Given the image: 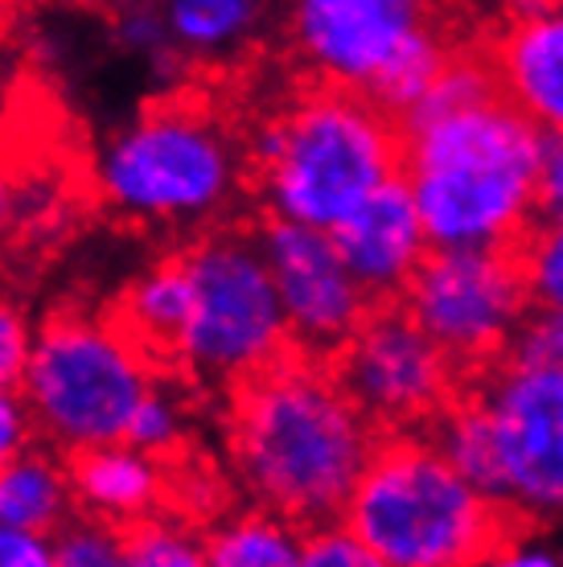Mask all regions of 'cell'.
I'll use <instances>...</instances> for the list:
<instances>
[{"label":"cell","instance_id":"5","mask_svg":"<svg viewBox=\"0 0 563 567\" xmlns=\"http://www.w3.org/2000/svg\"><path fill=\"white\" fill-rule=\"evenodd\" d=\"M252 153L194 103H156L115 128L95 156L99 198L141 227H206L231 210Z\"/></svg>","mask_w":563,"mask_h":567},{"label":"cell","instance_id":"16","mask_svg":"<svg viewBox=\"0 0 563 567\" xmlns=\"http://www.w3.org/2000/svg\"><path fill=\"white\" fill-rule=\"evenodd\" d=\"M79 506L74 497L71 461H62L54 444L33 449L0 461V523L25 526L38 535H54Z\"/></svg>","mask_w":563,"mask_h":567},{"label":"cell","instance_id":"25","mask_svg":"<svg viewBox=\"0 0 563 567\" xmlns=\"http://www.w3.org/2000/svg\"><path fill=\"white\" fill-rule=\"evenodd\" d=\"M305 567H375V555L367 543L354 535L346 518H329V523L305 526Z\"/></svg>","mask_w":563,"mask_h":567},{"label":"cell","instance_id":"3","mask_svg":"<svg viewBox=\"0 0 563 567\" xmlns=\"http://www.w3.org/2000/svg\"><path fill=\"white\" fill-rule=\"evenodd\" d=\"M247 153L272 218L334 230L403 173V128L370 95L317 83L268 115Z\"/></svg>","mask_w":563,"mask_h":567},{"label":"cell","instance_id":"2","mask_svg":"<svg viewBox=\"0 0 563 567\" xmlns=\"http://www.w3.org/2000/svg\"><path fill=\"white\" fill-rule=\"evenodd\" d=\"M379 449V427L329 358L288 354L231 386L226 465L255 506L300 526L341 518Z\"/></svg>","mask_w":563,"mask_h":567},{"label":"cell","instance_id":"1","mask_svg":"<svg viewBox=\"0 0 563 567\" xmlns=\"http://www.w3.org/2000/svg\"><path fill=\"white\" fill-rule=\"evenodd\" d=\"M403 182L432 247H519L539 223L547 132L514 107L485 54H452L408 112Z\"/></svg>","mask_w":563,"mask_h":567},{"label":"cell","instance_id":"11","mask_svg":"<svg viewBox=\"0 0 563 567\" xmlns=\"http://www.w3.org/2000/svg\"><path fill=\"white\" fill-rule=\"evenodd\" d=\"M473 386L498 444V502L522 523L563 518V370L498 362Z\"/></svg>","mask_w":563,"mask_h":567},{"label":"cell","instance_id":"20","mask_svg":"<svg viewBox=\"0 0 563 567\" xmlns=\"http://www.w3.org/2000/svg\"><path fill=\"white\" fill-rule=\"evenodd\" d=\"M124 564L132 567H197L206 564V535H197L185 514L153 511L124 526Z\"/></svg>","mask_w":563,"mask_h":567},{"label":"cell","instance_id":"10","mask_svg":"<svg viewBox=\"0 0 563 567\" xmlns=\"http://www.w3.org/2000/svg\"><path fill=\"white\" fill-rule=\"evenodd\" d=\"M329 362L379 432H423L457 395L461 379L452 358L399 300H379Z\"/></svg>","mask_w":563,"mask_h":567},{"label":"cell","instance_id":"6","mask_svg":"<svg viewBox=\"0 0 563 567\" xmlns=\"http://www.w3.org/2000/svg\"><path fill=\"white\" fill-rule=\"evenodd\" d=\"M153 386V354L115 317L54 312L38 329L17 391L33 432L74 456L124 440Z\"/></svg>","mask_w":563,"mask_h":567},{"label":"cell","instance_id":"23","mask_svg":"<svg viewBox=\"0 0 563 567\" xmlns=\"http://www.w3.org/2000/svg\"><path fill=\"white\" fill-rule=\"evenodd\" d=\"M185 436V412L182 403L165 391V386H153L149 395L141 399V408H136V415H132V424H127V444H136V449H144V453L153 456H165L182 444Z\"/></svg>","mask_w":563,"mask_h":567},{"label":"cell","instance_id":"21","mask_svg":"<svg viewBox=\"0 0 563 567\" xmlns=\"http://www.w3.org/2000/svg\"><path fill=\"white\" fill-rule=\"evenodd\" d=\"M58 567H115L124 564V526L99 514H71L54 530Z\"/></svg>","mask_w":563,"mask_h":567},{"label":"cell","instance_id":"12","mask_svg":"<svg viewBox=\"0 0 563 567\" xmlns=\"http://www.w3.org/2000/svg\"><path fill=\"white\" fill-rule=\"evenodd\" d=\"M255 235L268 256L293 346L313 358H334L370 317L375 297L350 271L329 230L268 214Z\"/></svg>","mask_w":563,"mask_h":567},{"label":"cell","instance_id":"7","mask_svg":"<svg viewBox=\"0 0 563 567\" xmlns=\"http://www.w3.org/2000/svg\"><path fill=\"white\" fill-rule=\"evenodd\" d=\"M284 33L313 83L403 115L452 58L440 0H288Z\"/></svg>","mask_w":563,"mask_h":567},{"label":"cell","instance_id":"29","mask_svg":"<svg viewBox=\"0 0 563 567\" xmlns=\"http://www.w3.org/2000/svg\"><path fill=\"white\" fill-rule=\"evenodd\" d=\"M33 436V420L21 391L13 386H0V461H9L13 453H21Z\"/></svg>","mask_w":563,"mask_h":567},{"label":"cell","instance_id":"32","mask_svg":"<svg viewBox=\"0 0 563 567\" xmlns=\"http://www.w3.org/2000/svg\"><path fill=\"white\" fill-rule=\"evenodd\" d=\"M62 4H79V9H86V4H99V0H62Z\"/></svg>","mask_w":563,"mask_h":567},{"label":"cell","instance_id":"4","mask_svg":"<svg viewBox=\"0 0 563 567\" xmlns=\"http://www.w3.org/2000/svg\"><path fill=\"white\" fill-rule=\"evenodd\" d=\"M341 518L375 567H469L502 559L522 518L473 485L423 432H391Z\"/></svg>","mask_w":563,"mask_h":567},{"label":"cell","instance_id":"17","mask_svg":"<svg viewBox=\"0 0 563 567\" xmlns=\"http://www.w3.org/2000/svg\"><path fill=\"white\" fill-rule=\"evenodd\" d=\"M194 312V280L185 268V256L156 259L120 297V326L141 341L149 354L170 358L177 354V341L185 333V321Z\"/></svg>","mask_w":563,"mask_h":567},{"label":"cell","instance_id":"9","mask_svg":"<svg viewBox=\"0 0 563 567\" xmlns=\"http://www.w3.org/2000/svg\"><path fill=\"white\" fill-rule=\"evenodd\" d=\"M399 305L461 374L498 367L535 309L519 247H432Z\"/></svg>","mask_w":563,"mask_h":567},{"label":"cell","instance_id":"31","mask_svg":"<svg viewBox=\"0 0 563 567\" xmlns=\"http://www.w3.org/2000/svg\"><path fill=\"white\" fill-rule=\"evenodd\" d=\"M13 218H17V194H13V182L0 173V247L9 239V230H13Z\"/></svg>","mask_w":563,"mask_h":567},{"label":"cell","instance_id":"15","mask_svg":"<svg viewBox=\"0 0 563 567\" xmlns=\"http://www.w3.org/2000/svg\"><path fill=\"white\" fill-rule=\"evenodd\" d=\"M71 477L79 511L99 514L108 523L132 526L161 511L170 494V468L153 453H144L127 440L99 444L71 456Z\"/></svg>","mask_w":563,"mask_h":567},{"label":"cell","instance_id":"24","mask_svg":"<svg viewBox=\"0 0 563 567\" xmlns=\"http://www.w3.org/2000/svg\"><path fill=\"white\" fill-rule=\"evenodd\" d=\"M502 362L563 370V312H555V309L526 312L519 338H514V346H510V354L502 358Z\"/></svg>","mask_w":563,"mask_h":567},{"label":"cell","instance_id":"30","mask_svg":"<svg viewBox=\"0 0 563 567\" xmlns=\"http://www.w3.org/2000/svg\"><path fill=\"white\" fill-rule=\"evenodd\" d=\"M539 218H563V136H547L539 177Z\"/></svg>","mask_w":563,"mask_h":567},{"label":"cell","instance_id":"8","mask_svg":"<svg viewBox=\"0 0 563 567\" xmlns=\"http://www.w3.org/2000/svg\"><path fill=\"white\" fill-rule=\"evenodd\" d=\"M194 312L173 362L206 386H239L293 350L288 317L259 235L214 230L185 247Z\"/></svg>","mask_w":563,"mask_h":567},{"label":"cell","instance_id":"14","mask_svg":"<svg viewBox=\"0 0 563 567\" xmlns=\"http://www.w3.org/2000/svg\"><path fill=\"white\" fill-rule=\"evenodd\" d=\"M485 58L502 95L547 136H563V4L535 17H506Z\"/></svg>","mask_w":563,"mask_h":567},{"label":"cell","instance_id":"19","mask_svg":"<svg viewBox=\"0 0 563 567\" xmlns=\"http://www.w3.org/2000/svg\"><path fill=\"white\" fill-rule=\"evenodd\" d=\"M305 559V526L255 506L231 514L206 535V564L214 567H296Z\"/></svg>","mask_w":563,"mask_h":567},{"label":"cell","instance_id":"18","mask_svg":"<svg viewBox=\"0 0 563 567\" xmlns=\"http://www.w3.org/2000/svg\"><path fill=\"white\" fill-rule=\"evenodd\" d=\"M161 17L182 58L214 62L239 54L264 25V0H161Z\"/></svg>","mask_w":563,"mask_h":567},{"label":"cell","instance_id":"22","mask_svg":"<svg viewBox=\"0 0 563 567\" xmlns=\"http://www.w3.org/2000/svg\"><path fill=\"white\" fill-rule=\"evenodd\" d=\"M519 256L535 309L563 312V218H539L519 243Z\"/></svg>","mask_w":563,"mask_h":567},{"label":"cell","instance_id":"27","mask_svg":"<svg viewBox=\"0 0 563 567\" xmlns=\"http://www.w3.org/2000/svg\"><path fill=\"white\" fill-rule=\"evenodd\" d=\"M33 341H38V329L21 309V300L0 292V386H13V391L21 386Z\"/></svg>","mask_w":563,"mask_h":567},{"label":"cell","instance_id":"13","mask_svg":"<svg viewBox=\"0 0 563 567\" xmlns=\"http://www.w3.org/2000/svg\"><path fill=\"white\" fill-rule=\"evenodd\" d=\"M338 251L346 256L350 271L362 280L375 305L379 300H399V292L408 288L423 256L432 251L428 227L420 218V206L411 198L403 173L379 185L350 218H341L338 227L329 230Z\"/></svg>","mask_w":563,"mask_h":567},{"label":"cell","instance_id":"28","mask_svg":"<svg viewBox=\"0 0 563 567\" xmlns=\"http://www.w3.org/2000/svg\"><path fill=\"white\" fill-rule=\"evenodd\" d=\"M0 567H54V535L0 523Z\"/></svg>","mask_w":563,"mask_h":567},{"label":"cell","instance_id":"26","mask_svg":"<svg viewBox=\"0 0 563 567\" xmlns=\"http://www.w3.org/2000/svg\"><path fill=\"white\" fill-rule=\"evenodd\" d=\"M115 33H120L124 50L149 58V62H156V66H173V62L182 58L170 38V29H165L161 4H132V9H124Z\"/></svg>","mask_w":563,"mask_h":567},{"label":"cell","instance_id":"33","mask_svg":"<svg viewBox=\"0 0 563 567\" xmlns=\"http://www.w3.org/2000/svg\"><path fill=\"white\" fill-rule=\"evenodd\" d=\"M0 38H4V9H0Z\"/></svg>","mask_w":563,"mask_h":567}]
</instances>
